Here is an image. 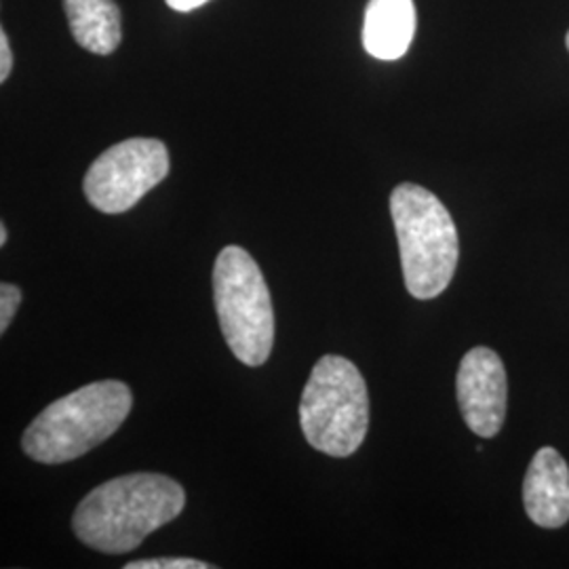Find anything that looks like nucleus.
Returning <instances> with one entry per match:
<instances>
[{
  "label": "nucleus",
  "mask_w": 569,
  "mask_h": 569,
  "mask_svg": "<svg viewBox=\"0 0 569 569\" xmlns=\"http://www.w3.org/2000/svg\"><path fill=\"white\" fill-rule=\"evenodd\" d=\"M416 34L413 0H369L363 23V47L378 60L403 58Z\"/></svg>",
  "instance_id": "1a4fd4ad"
},
{
  "label": "nucleus",
  "mask_w": 569,
  "mask_h": 569,
  "mask_svg": "<svg viewBox=\"0 0 569 569\" xmlns=\"http://www.w3.org/2000/svg\"><path fill=\"white\" fill-rule=\"evenodd\" d=\"M11 68H13V56H11L9 39H7V32L0 30V82L9 79Z\"/></svg>",
  "instance_id": "ddd939ff"
},
{
  "label": "nucleus",
  "mask_w": 569,
  "mask_h": 569,
  "mask_svg": "<svg viewBox=\"0 0 569 569\" xmlns=\"http://www.w3.org/2000/svg\"><path fill=\"white\" fill-rule=\"evenodd\" d=\"M183 488L167 475L133 472L89 491L74 510L72 529L84 547L124 555L180 517Z\"/></svg>",
  "instance_id": "f257e3e1"
},
{
  "label": "nucleus",
  "mask_w": 569,
  "mask_h": 569,
  "mask_svg": "<svg viewBox=\"0 0 569 569\" xmlns=\"http://www.w3.org/2000/svg\"><path fill=\"white\" fill-rule=\"evenodd\" d=\"M173 11H180V13H188V11H194L199 7H203L204 2L209 0H164Z\"/></svg>",
  "instance_id": "4468645a"
},
{
  "label": "nucleus",
  "mask_w": 569,
  "mask_h": 569,
  "mask_svg": "<svg viewBox=\"0 0 569 569\" xmlns=\"http://www.w3.org/2000/svg\"><path fill=\"white\" fill-rule=\"evenodd\" d=\"M169 173V152L161 140L131 138L108 148L84 176V197L102 213H124Z\"/></svg>",
  "instance_id": "423d86ee"
},
{
  "label": "nucleus",
  "mask_w": 569,
  "mask_h": 569,
  "mask_svg": "<svg viewBox=\"0 0 569 569\" xmlns=\"http://www.w3.org/2000/svg\"><path fill=\"white\" fill-rule=\"evenodd\" d=\"M7 243V226L0 224V244Z\"/></svg>",
  "instance_id": "2eb2a0df"
},
{
  "label": "nucleus",
  "mask_w": 569,
  "mask_h": 569,
  "mask_svg": "<svg viewBox=\"0 0 569 569\" xmlns=\"http://www.w3.org/2000/svg\"><path fill=\"white\" fill-rule=\"evenodd\" d=\"M456 392L467 427L483 439L496 437L505 425L509 401L502 359L486 346L468 350L458 369Z\"/></svg>",
  "instance_id": "0eeeda50"
},
{
  "label": "nucleus",
  "mask_w": 569,
  "mask_h": 569,
  "mask_svg": "<svg viewBox=\"0 0 569 569\" xmlns=\"http://www.w3.org/2000/svg\"><path fill=\"white\" fill-rule=\"evenodd\" d=\"M566 44H568V51H569V32H568V37H566Z\"/></svg>",
  "instance_id": "dca6fc26"
},
{
  "label": "nucleus",
  "mask_w": 569,
  "mask_h": 569,
  "mask_svg": "<svg viewBox=\"0 0 569 569\" xmlns=\"http://www.w3.org/2000/svg\"><path fill=\"white\" fill-rule=\"evenodd\" d=\"M306 441L331 458H348L361 448L369 427V397L359 367L326 355L312 367L300 401Z\"/></svg>",
  "instance_id": "20e7f679"
},
{
  "label": "nucleus",
  "mask_w": 569,
  "mask_h": 569,
  "mask_svg": "<svg viewBox=\"0 0 569 569\" xmlns=\"http://www.w3.org/2000/svg\"><path fill=\"white\" fill-rule=\"evenodd\" d=\"M21 298H23V293L18 284H0V331L2 333L7 331V327L11 326L18 308H20Z\"/></svg>",
  "instance_id": "f8f14e48"
},
{
  "label": "nucleus",
  "mask_w": 569,
  "mask_h": 569,
  "mask_svg": "<svg viewBox=\"0 0 569 569\" xmlns=\"http://www.w3.org/2000/svg\"><path fill=\"white\" fill-rule=\"evenodd\" d=\"M213 298L226 345L249 367L264 366L274 346V308L258 262L228 244L213 268Z\"/></svg>",
  "instance_id": "39448f33"
},
{
  "label": "nucleus",
  "mask_w": 569,
  "mask_h": 569,
  "mask_svg": "<svg viewBox=\"0 0 569 569\" xmlns=\"http://www.w3.org/2000/svg\"><path fill=\"white\" fill-rule=\"evenodd\" d=\"M390 213L407 291L418 300L441 296L460 258L458 230L448 207L418 183H399L390 194Z\"/></svg>",
  "instance_id": "7ed1b4c3"
},
{
  "label": "nucleus",
  "mask_w": 569,
  "mask_h": 569,
  "mask_svg": "<svg viewBox=\"0 0 569 569\" xmlns=\"http://www.w3.org/2000/svg\"><path fill=\"white\" fill-rule=\"evenodd\" d=\"M74 41L82 49L110 56L121 44V9L114 0H63Z\"/></svg>",
  "instance_id": "9d476101"
},
{
  "label": "nucleus",
  "mask_w": 569,
  "mask_h": 569,
  "mask_svg": "<svg viewBox=\"0 0 569 569\" xmlns=\"http://www.w3.org/2000/svg\"><path fill=\"white\" fill-rule=\"evenodd\" d=\"M523 505L538 528H563L569 521V468L555 448H542L529 462Z\"/></svg>",
  "instance_id": "6e6552de"
},
{
  "label": "nucleus",
  "mask_w": 569,
  "mask_h": 569,
  "mask_svg": "<svg viewBox=\"0 0 569 569\" xmlns=\"http://www.w3.org/2000/svg\"><path fill=\"white\" fill-rule=\"evenodd\" d=\"M131 406V390L121 380L87 385L44 407L26 428L21 449L41 465L77 460L110 439L127 420Z\"/></svg>",
  "instance_id": "f03ea898"
},
{
  "label": "nucleus",
  "mask_w": 569,
  "mask_h": 569,
  "mask_svg": "<svg viewBox=\"0 0 569 569\" xmlns=\"http://www.w3.org/2000/svg\"><path fill=\"white\" fill-rule=\"evenodd\" d=\"M213 566L199 561V559H188V557H161V559H140L127 563L124 569H209Z\"/></svg>",
  "instance_id": "9b49d317"
}]
</instances>
